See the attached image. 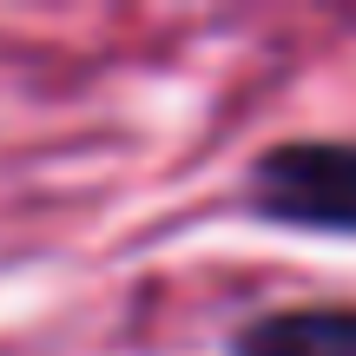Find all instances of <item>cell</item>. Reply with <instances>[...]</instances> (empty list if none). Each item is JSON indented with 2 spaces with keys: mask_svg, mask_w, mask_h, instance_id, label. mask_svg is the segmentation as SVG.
Listing matches in <instances>:
<instances>
[{
  "mask_svg": "<svg viewBox=\"0 0 356 356\" xmlns=\"http://www.w3.org/2000/svg\"><path fill=\"white\" fill-rule=\"evenodd\" d=\"M238 356H356V304H317V310H277L238 330Z\"/></svg>",
  "mask_w": 356,
  "mask_h": 356,
  "instance_id": "7a4b0ae2",
  "label": "cell"
},
{
  "mask_svg": "<svg viewBox=\"0 0 356 356\" xmlns=\"http://www.w3.org/2000/svg\"><path fill=\"white\" fill-rule=\"evenodd\" d=\"M251 204L270 225L350 231L356 238V139H291L270 145L251 172Z\"/></svg>",
  "mask_w": 356,
  "mask_h": 356,
  "instance_id": "6da1fadb",
  "label": "cell"
}]
</instances>
